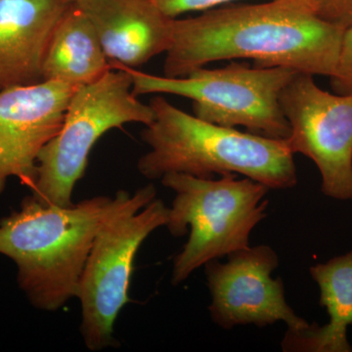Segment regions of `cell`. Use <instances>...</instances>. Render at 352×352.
Returning a JSON list of instances; mask_svg holds the SVG:
<instances>
[{"label":"cell","mask_w":352,"mask_h":352,"mask_svg":"<svg viewBox=\"0 0 352 352\" xmlns=\"http://www.w3.org/2000/svg\"><path fill=\"white\" fill-rule=\"evenodd\" d=\"M344 32L298 0L215 7L196 17L173 19L164 76L183 78L214 62L250 59L256 67L331 78Z\"/></svg>","instance_id":"1"},{"label":"cell","mask_w":352,"mask_h":352,"mask_svg":"<svg viewBox=\"0 0 352 352\" xmlns=\"http://www.w3.org/2000/svg\"><path fill=\"white\" fill-rule=\"evenodd\" d=\"M129 195L96 196L71 207L34 196L0 221V254L18 267V282L34 307L56 311L76 298L83 267L102 222Z\"/></svg>","instance_id":"2"},{"label":"cell","mask_w":352,"mask_h":352,"mask_svg":"<svg viewBox=\"0 0 352 352\" xmlns=\"http://www.w3.org/2000/svg\"><path fill=\"white\" fill-rule=\"evenodd\" d=\"M149 105L154 120L141 138L150 151L138 160L139 173L149 180L170 173L200 178L227 173L243 175L270 189L298 184L294 154L286 140L263 138L199 119L180 110L161 94Z\"/></svg>","instance_id":"3"},{"label":"cell","mask_w":352,"mask_h":352,"mask_svg":"<svg viewBox=\"0 0 352 352\" xmlns=\"http://www.w3.org/2000/svg\"><path fill=\"white\" fill-rule=\"evenodd\" d=\"M162 184L175 191L168 230L182 237L190 227L188 242L175 256L171 284H182L208 261L250 247L252 230L266 217L268 187L234 173L214 178L170 173Z\"/></svg>","instance_id":"4"},{"label":"cell","mask_w":352,"mask_h":352,"mask_svg":"<svg viewBox=\"0 0 352 352\" xmlns=\"http://www.w3.org/2000/svg\"><path fill=\"white\" fill-rule=\"evenodd\" d=\"M153 184L139 188L102 222L83 267L76 298L82 305L80 333L91 351L116 346L113 325L131 302L134 259L150 234L168 223L170 208Z\"/></svg>","instance_id":"5"},{"label":"cell","mask_w":352,"mask_h":352,"mask_svg":"<svg viewBox=\"0 0 352 352\" xmlns=\"http://www.w3.org/2000/svg\"><path fill=\"white\" fill-rule=\"evenodd\" d=\"M151 106L132 92V76L124 67L76 90L63 124L38 157L32 196L41 204L71 207L74 188L87 168L92 148L111 129L126 124H151Z\"/></svg>","instance_id":"6"},{"label":"cell","mask_w":352,"mask_h":352,"mask_svg":"<svg viewBox=\"0 0 352 352\" xmlns=\"http://www.w3.org/2000/svg\"><path fill=\"white\" fill-rule=\"evenodd\" d=\"M132 92L138 95L173 94L193 101L199 119L226 127L243 126L263 138H289V122L280 95L298 72L232 62L219 69H194L183 78L149 75L129 69Z\"/></svg>","instance_id":"7"},{"label":"cell","mask_w":352,"mask_h":352,"mask_svg":"<svg viewBox=\"0 0 352 352\" xmlns=\"http://www.w3.org/2000/svg\"><path fill=\"white\" fill-rule=\"evenodd\" d=\"M289 151L311 160L329 198L352 201V94H331L314 76L298 73L280 95Z\"/></svg>","instance_id":"8"},{"label":"cell","mask_w":352,"mask_h":352,"mask_svg":"<svg viewBox=\"0 0 352 352\" xmlns=\"http://www.w3.org/2000/svg\"><path fill=\"white\" fill-rule=\"evenodd\" d=\"M212 320L230 330L237 326L265 327L284 321L288 330H302L309 323L300 318L287 303L283 280L272 277L279 256L270 245L249 247L205 265Z\"/></svg>","instance_id":"9"},{"label":"cell","mask_w":352,"mask_h":352,"mask_svg":"<svg viewBox=\"0 0 352 352\" xmlns=\"http://www.w3.org/2000/svg\"><path fill=\"white\" fill-rule=\"evenodd\" d=\"M78 88L43 82L0 92V194L10 177L34 186L39 153L61 129Z\"/></svg>","instance_id":"10"},{"label":"cell","mask_w":352,"mask_h":352,"mask_svg":"<svg viewBox=\"0 0 352 352\" xmlns=\"http://www.w3.org/2000/svg\"><path fill=\"white\" fill-rule=\"evenodd\" d=\"M76 4L91 21L111 64L138 69L170 48L173 18L153 0H80Z\"/></svg>","instance_id":"11"},{"label":"cell","mask_w":352,"mask_h":352,"mask_svg":"<svg viewBox=\"0 0 352 352\" xmlns=\"http://www.w3.org/2000/svg\"><path fill=\"white\" fill-rule=\"evenodd\" d=\"M64 0H0V92L43 82L51 36Z\"/></svg>","instance_id":"12"},{"label":"cell","mask_w":352,"mask_h":352,"mask_svg":"<svg viewBox=\"0 0 352 352\" xmlns=\"http://www.w3.org/2000/svg\"><path fill=\"white\" fill-rule=\"evenodd\" d=\"M320 291V305L329 315L326 325L288 330L281 346L286 352H352L347 328L352 326V251L310 267Z\"/></svg>","instance_id":"13"},{"label":"cell","mask_w":352,"mask_h":352,"mask_svg":"<svg viewBox=\"0 0 352 352\" xmlns=\"http://www.w3.org/2000/svg\"><path fill=\"white\" fill-rule=\"evenodd\" d=\"M91 21L76 3L69 4L58 21L43 63V82L83 87L111 69Z\"/></svg>","instance_id":"14"},{"label":"cell","mask_w":352,"mask_h":352,"mask_svg":"<svg viewBox=\"0 0 352 352\" xmlns=\"http://www.w3.org/2000/svg\"><path fill=\"white\" fill-rule=\"evenodd\" d=\"M320 19L342 29L352 25V0H298Z\"/></svg>","instance_id":"15"},{"label":"cell","mask_w":352,"mask_h":352,"mask_svg":"<svg viewBox=\"0 0 352 352\" xmlns=\"http://www.w3.org/2000/svg\"><path fill=\"white\" fill-rule=\"evenodd\" d=\"M330 78L335 94H352V25L344 30L337 68Z\"/></svg>","instance_id":"16"},{"label":"cell","mask_w":352,"mask_h":352,"mask_svg":"<svg viewBox=\"0 0 352 352\" xmlns=\"http://www.w3.org/2000/svg\"><path fill=\"white\" fill-rule=\"evenodd\" d=\"M168 17H179L185 13L207 11L237 0H153Z\"/></svg>","instance_id":"17"},{"label":"cell","mask_w":352,"mask_h":352,"mask_svg":"<svg viewBox=\"0 0 352 352\" xmlns=\"http://www.w3.org/2000/svg\"><path fill=\"white\" fill-rule=\"evenodd\" d=\"M67 4L76 3V2L80 1V0H64Z\"/></svg>","instance_id":"18"}]
</instances>
